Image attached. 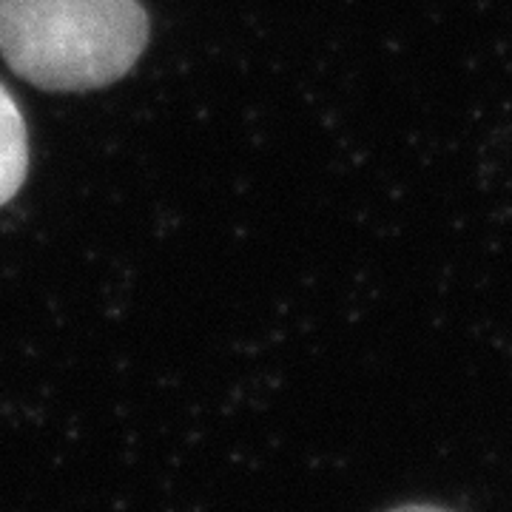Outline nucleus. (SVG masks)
I'll return each instance as SVG.
<instances>
[{
	"instance_id": "1",
	"label": "nucleus",
	"mask_w": 512,
	"mask_h": 512,
	"mask_svg": "<svg viewBox=\"0 0 512 512\" xmlns=\"http://www.w3.org/2000/svg\"><path fill=\"white\" fill-rule=\"evenodd\" d=\"M146 40L137 0H0V55L49 92L109 86L137 63Z\"/></svg>"
},
{
	"instance_id": "2",
	"label": "nucleus",
	"mask_w": 512,
	"mask_h": 512,
	"mask_svg": "<svg viewBox=\"0 0 512 512\" xmlns=\"http://www.w3.org/2000/svg\"><path fill=\"white\" fill-rule=\"evenodd\" d=\"M29 168V140L18 106L0 86V205L18 194Z\"/></svg>"
},
{
	"instance_id": "3",
	"label": "nucleus",
	"mask_w": 512,
	"mask_h": 512,
	"mask_svg": "<svg viewBox=\"0 0 512 512\" xmlns=\"http://www.w3.org/2000/svg\"><path fill=\"white\" fill-rule=\"evenodd\" d=\"M390 512H450V510H441V507H433V504H404V507H396V510Z\"/></svg>"
}]
</instances>
